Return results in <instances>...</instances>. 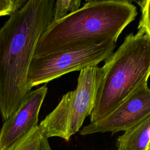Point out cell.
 Returning <instances> with one entry per match:
<instances>
[{
    "instance_id": "7a4b0ae2",
    "label": "cell",
    "mask_w": 150,
    "mask_h": 150,
    "mask_svg": "<svg viewBox=\"0 0 150 150\" xmlns=\"http://www.w3.org/2000/svg\"><path fill=\"white\" fill-rule=\"evenodd\" d=\"M138 15L130 1H87L76 11L51 22L40 37L33 56L81 48L112 40Z\"/></svg>"
},
{
    "instance_id": "8fae6325",
    "label": "cell",
    "mask_w": 150,
    "mask_h": 150,
    "mask_svg": "<svg viewBox=\"0 0 150 150\" xmlns=\"http://www.w3.org/2000/svg\"><path fill=\"white\" fill-rule=\"evenodd\" d=\"M81 0H57L55 1L52 11L51 22L57 21L79 9Z\"/></svg>"
},
{
    "instance_id": "ba28073f",
    "label": "cell",
    "mask_w": 150,
    "mask_h": 150,
    "mask_svg": "<svg viewBox=\"0 0 150 150\" xmlns=\"http://www.w3.org/2000/svg\"><path fill=\"white\" fill-rule=\"evenodd\" d=\"M71 91L63 96L57 107L39 124L47 138L57 137L69 141Z\"/></svg>"
},
{
    "instance_id": "30bf717a",
    "label": "cell",
    "mask_w": 150,
    "mask_h": 150,
    "mask_svg": "<svg viewBox=\"0 0 150 150\" xmlns=\"http://www.w3.org/2000/svg\"><path fill=\"white\" fill-rule=\"evenodd\" d=\"M5 150H52L39 125Z\"/></svg>"
},
{
    "instance_id": "6da1fadb",
    "label": "cell",
    "mask_w": 150,
    "mask_h": 150,
    "mask_svg": "<svg viewBox=\"0 0 150 150\" xmlns=\"http://www.w3.org/2000/svg\"><path fill=\"white\" fill-rule=\"evenodd\" d=\"M54 0H28L0 29V114L4 121L31 91L28 73L37 43L51 23Z\"/></svg>"
},
{
    "instance_id": "3957f363",
    "label": "cell",
    "mask_w": 150,
    "mask_h": 150,
    "mask_svg": "<svg viewBox=\"0 0 150 150\" xmlns=\"http://www.w3.org/2000/svg\"><path fill=\"white\" fill-rule=\"evenodd\" d=\"M104 61V74L90 114V123L111 112L144 80H148L150 36L130 33Z\"/></svg>"
},
{
    "instance_id": "7c38bea8",
    "label": "cell",
    "mask_w": 150,
    "mask_h": 150,
    "mask_svg": "<svg viewBox=\"0 0 150 150\" xmlns=\"http://www.w3.org/2000/svg\"><path fill=\"white\" fill-rule=\"evenodd\" d=\"M141 8V16L138 23L137 33L150 36L149 3V0L136 1Z\"/></svg>"
},
{
    "instance_id": "52a82bcc",
    "label": "cell",
    "mask_w": 150,
    "mask_h": 150,
    "mask_svg": "<svg viewBox=\"0 0 150 150\" xmlns=\"http://www.w3.org/2000/svg\"><path fill=\"white\" fill-rule=\"evenodd\" d=\"M104 74L103 67L97 66H88L80 71L76 88L71 91L70 137L79 131L85 118L90 115Z\"/></svg>"
},
{
    "instance_id": "5b68a950",
    "label": "cell",
    "mask_w": 150,
    "mask_h": 150,
    "mask_svg": "<svg viewBox=\"0 0 150 150\" xmlns=\"http://www.w3.org/2000/svg\"><path fill=\"white\" fill-rule=\"evenodd\" d=\"M150 115V90L144 80L115 109L103 118L84 126L80 134L125 131L145 117Z\"/></svg>"
},
{
    "instance_id": "8992f818",
    "label": "cell",
    "mask_w": 150,
    "mask_h": 150,
    "mask_svg": "<svg viewBox=\"0 0 150 150\" xmlns=\"http://www.w3.org/2000/svg\"><path fill=\"white\" fill-rule=\"evenodd\" d=\"M47 93L46 84L30 91L18 110L0 130V150H5L20 139L38 122L39 111Z\"/></svg>"
},
{
    "instance_id": "4fadbf2b",
    "label": "cell",
    "mask_w": 150,
    "mask_h": 150,
    "mask_svg": "<svg viewBox=\"0 0 150 150\" xmlns=\"http://www.w3.org/2000/svg\"><path fill=\"white\" fill-rule=\"evenodd\" d=\"M27 1L0 0V16L11 15L19 9Z\"/></svg>"
},
{
    "instance_id": "5bb4252c",
    "label": "cell",
    "mask_w": 150,
    "mask_h": 150,
    "mask_svg": "<svg viewBox=\"0 0 150 150\" xmlns=\"http://www.w3.org/2000/svg\"><path fill=\"white\" fill-rule=\"evenodd\" d=\"M117 150H125V149H121V148H117Z\"/></svg>"
},
{
    "instance_id": "9a60e30c",
    "label": "cell",
    "mask_w": 150,
    "mask_h": 150,
    "mask_svg": "<svg viewBox=\"0 0 150 150\" xmlns=\"http://www.w3.org/2000/svg\"><path fill=\"white\" fill-rule=\"evenodd\" d=\"M147 150H150V147H149V148H148Z\"/></svg>"
},
{
    "instance_id": "9c48e42d",
    "label": "cell",
    "mask_w": 150,
    "mask_h": 150,
    "mask_svg": "<svg viewBox=\"0 0 150 150\" xmlns=\"http://www.w3.org/2000/svg\"><path fill=\"white\" fill-rule=\"evenodd\" d=\"M150 115L124 131L116 141L117 148L125 150H147L150 147Z\"/></svg>"
},
{
    "instance_id": "277c9868",
    "label": "cell",
    "mask_w": 150,
    "mask_h": 150,
    "mask_svg": "<svg viewBox=\"0 0 150 150\" xmlns=\"http://www.w3.org/2000/svg\"><path fill=\"white\" fill-rule=\"evenodd\" d=\"M116 43L112 40L87 47L63 50L41 56H33L28 83L31 89L65 74L97 66L114 52Z\"/></svg>"
}]
</instances>
